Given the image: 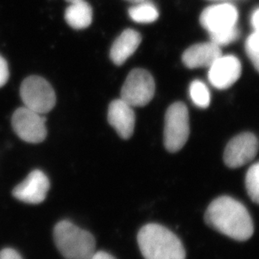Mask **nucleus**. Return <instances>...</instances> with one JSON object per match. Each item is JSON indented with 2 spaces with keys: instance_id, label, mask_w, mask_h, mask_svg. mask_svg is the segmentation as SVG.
Segmentation results:
<instances>
[{
  "instance_id": "1",
  "label": "nucleus",
  "mask_w": 259,
  "mask_h": 259,
  "mask_svg": "<svg viewBox=\"0 0 259 259\" xmlns=\"http://www.w3.org/2000/svg\"><path fill=\"white\" fill-rule=\"evenodd\" d=\"M204 220L213 229L240 242L251 238L254 232L247 208L232 197L221 196L213 200L207 208Z\"/></svg>"
},
{
  "instance_id": "2",
  "label": "nucleus",
  "mask_w": 259,
  "mask_h": 259,
  "mask_svg": "<svg viewBox=\"0 0 259 259\" xmlns=\"http://www.w3.org/2000/svg\"><path fill=\"white\" fill-rule=\"evenodd\" d=\"M137 242L145 259H185V247L179 237L158 224L146 225L137 235Z\"/></svg>"
},
{
  "instance_id": "3",
  "label": "nucleus",
  "mask_w": 259,
  "mask_h": 259,
  "mask_svg": "<svg viewBox=\"0 0 259 259\" xmlns=\"http://www.w3.org/2000/svg\"><path fill=\"white\" fill-rule=\"evenodd\" d=\"M53 236L56 246L66 259H91L96 252L94 236L68 221L58 222Z\"/></svg>"
},
{
  "instance_id": "4",
  "label": "nucleus",
  "mask_w": 259,
  "mask_h": 259,
  "mask_svg": "<svg viewBox=\"0 0 259 259\" xmlns=\"http://www.w3.org/2000/svg\"><path fill=\"white\" fill-rule=\"evenodd\" d=\"M163 135L168 152H179L186 144L190 136V116L185 104L176 102L167 109Z\"/></svg>"
},
{
  "instance_id": "5",
  "label": "nucleus",
  "mask_w": 259,
  "mask_h": 259,
  "mask_svg": "<svg viewBox=\"0 0 259 259\" xmlns=\"http://www.w3.org/2000/svg\"><path fill=\"white\" fill-rule=\"evenodd\" d=\"M20 98L25 107L44 115L56 105L55 91L52 85L39 76H30L20 86Z\"/></svg>"
},
{
  "instance_id": "6",
  "label": "nucleus",
  "mask_w": 259,
  "mask_h": 259,
  "mask_svg": "<svg viewBox=\"0 0 259 259\" xmlns=\"http://www.w3.org/2000/svg\"><path fill=\"white\" fill-rule=\"evenodd\" d=\"M154 79L147 70L137 68L128 74L123 84L120 99L132 107H142L151 102L155 95Z\"/></svg>"
},
{
  "instance_id": "7",
  "label": "nucleus",
  "mask_w": 259,
  "mask_h": 259,
  "mask_svg": "<svg viewBox=\"0 0 259 259\" xmlns=\"http://www.w3.org/2000/svg\"><path fill=\"white\" fill-rule=\"evenodd\" d=\"M12 126L18 137L28 143L42 142L48 135L46 118L25 106L15 110Z\"/></svg>"
},
{
  "instance_id": "8",
  "label": "nucleus",
  "mask_w": 259,
  "mask_h": 259,
  "mask_svg": "<svg viewBox=\"0 0 259 259\" xmlns=\"http://www.w3.org/2000/svg\"><path fill=\"white\" fill-rule=\"evenodd\" d=\"M199 20L202 26L214 35L237 27L238 11L232 4L218 3L203 10Z\"/></svg>"
},
{
  "instance_id": "9",
  "label": "nucleus",
  "mask_w": 259,
  "mask_h": 259,
  "mask_svg": "<svg viewBox=\"0 0 259 259\" xmlns=\"http://www.w3.org/2000/svg\"><path fill=\"white\" fill-rule=\"evenodd\" d=\"M258 144L254 135L243 132L233 137L224 152L225 163L227 167L237 168L251 162L257 154Z\"/></svg>"
},
{
  "instance_id": "10",
  "label": "nucleus",
  "mask_w": 259,
  "mask_h": 259,
  "mask_svg": "<svg viewBox=\"0 0 259 259\" xmlns=\"http://www.w3.org/2000/svg\"><path fill=\"white\" fill-rule=\"evenodd\" d=\"M242 73V64L235 56H220L209 67L208 78L218 90H226L237 82Z\"/></svg>"
},
{
  "instance_id": "11",
  "label": "nucleus",
  "mask_w": 259,
  "mask_h": 259,
  "mask_svg": "<svg viewBox=\"0 0 259 259\" xmlns=\"http://www.w3.org/2000/svg\"><path fill=\"white\" fill-rule=\"evenodd\" d=\"M50 182L40 170H34L13 190L15 199L26 204H37L46 199Z\"/></svg>"
},
{
  "instance_id": "12",
  "label": "nucleus",
  "mask_w": 259,
  "mask_h": 259,
  "mask_svg": "<svg viewBox=\"0 0 259 259\" xmlns=\"http://www.w3.org/2000/svg\"><path fill=\"white\" fill-rule=\"evenodd\" d=\"M108 121L123 139L132 137L136 124V115L133 107L119 99L110 103L108 110Z\"/></svg>"
},
{
  "instance_id": "13",
  "label": "nucleus",
  "mask_w": 259,
  "mask_h": 259,
  "mask_svg": "<svg viewBox=\"0 0 259 259\" xmlns=\"http://www.w3.org/2000/svg\"><path fill=\"white\" fill-rule=\"evenodd\" d=\"M221 55V48L214 43H199L185 51L182 56V60L184 64L189 68L209 67Z\"/></svg>"
},
{
  "instance_id": "14",
  "label": "nucleus",
  "mask_w": 259,
  "mask_h": 259,
  "mask_svg": "<svg viewBox=\"0 0 259 259\" xmlns=\"http://www.w3.org/2000/svg\"><path fill=\"white\" fill-rule=\"evenodd\" d=\"M141 42L142 36L137 31L132 29L124 30L113 43L110 49V59L117 66L124 64L134 54Z\"/></svg>"
},
{
  "instance_id": "15",
  "label": "nucleus",
  "mask_w": 259,
  "mask_h": 259,
  "mask_svg": "<svg viewBox=\"0 0 259 259\" xmlns=\"http://www.w3.org/2000/svg\"><path fill=\"white\" fill-rule=\"evenodd\" d=\"M65 20L76 30L89 27L93 20V10L89 3L83 1L71 3L65 11Z\"/></svg>"
},
{
  "instance_id": "16",
  "label": "nucleus",
  "mask_w": 259,
  "mask_h": 259,
  "mask_svg": "<svg viewBox=\"0 0 259 259\" xmlns=\"http://www.w3.org/2000/svg\"><path fill=\"white\" fill-rule=\"evenodd\" d=\"M129 15L135 22L149 24L158 19L159 12L154 4L145 0L132 6L129 10Z\"/></svg>"
},
{
  "instance_id": "17",
  "label": "nucleus",
  "mask_w": 259,
  "mask_h": 259,
  "mask_svg": "<svg viewBox=\"0 0 259 259\" xmlns=\"http://www.w3.org/2000/svg\"><path fill=\"white\" fill-rule=\"evenodd\" d=\"M190 95L194 105L198 107L207 108L210 104V92L204 82L194 80L190 86Z\"/></svg>"
},
{
  "instance_id": "18",
  "label": "nucleus",
  "mask_w": 259,
  "mask_h": 259,
  "mask_svg": "<svg viewBox=\"0 0 259 259\" xmlns=\"http://www.w3.org/2000/svg\"><path fill=\"white\" fill-rule=\"evenodd\" d=\"M245 184L250 198L259 204V162L250 167L246 175Z\"/></svg>"
},
{
  "instance_id": "19",
  "label": "nucleus",
  "mask_w": 259,
  "mask_h": 259,
  "mask_svg": "<svg viewBox=\"0 0 259 259\" xmlns=\"http://www.w3.org/2000/svg\"><path fill=\"white\" fill-rule=\"evenodd\" d=\"M246 53L255 68L259 72V33H252L246 40Z\"/></svg>"
},
{
  "instance_id": "20",
  "label": "nucleus",
  "mask_w": 259,
  "mask_h": 259,
  "mask_svg": "<svg viewBox=\"0 0 259 259\" xmlns=\"http://www.w3.org/2000/svg\"><path fill=\"white\" fill-rule=\"evenodd\" d=\"M239 35V30L237 27H235L223 32L210 35V39H211V42L221 48L222 46L229 45L230 43L235 41Z\"/></svg>"
},
{
  "instance_id": "21",
  "label": "nucleus",
  "mask_w": 259,
  "mask_h": 259,
  "mask_svg": "<svg viewBox=\"0 0 259 259\" xmlns=\"http://www.w3.org/2000/svg\"><path fill=\"white\" fill-rule=\"evenodd\" d=\"M10 77L9 66L7 62L2 56L0 55V88L5 86Z\"/></svg>"
},
{
  "instance_id": "22",
  "label": "nucleus",
  "mask_w": 259,
  "mask_h": 259,
  "mask_svg": "<svg viewBox=\"0 0 259 259\" xmlns=\"http://www.w3.org/2000/svg\"><path fill=\"white\" fill-rule=\"evenodd\" d=\"M0 259H23L20 253L12 248H5L0 251Z\"/></svg>"
},
{
  "instance_id": "23",
  "label": "nucleus",
  "mask_w": 259,
  "mask_h": 259,
  "mask_svg": "<svg viewBox=\"0 0 259 259\" xmlns=\"http://www.w3.org/2000/svg\"><path fill=\"white\" fill-rule=\"evenodd\" d=\"M251 25L254 29V31L259 33V8L252 13L251 15Z\"/></svg>"
},
{
  "instance_id": "24",
  "label": "nucleus",
  "mask_w": 259,
  "mask_h": 259,
  "mask_svg": "<svg viewBox=\"0 0 259 259\" xmlns=\"http://www.w3.org/2000/svg\"><path fill=\"white\" fill-rule=\"evenodd\" d=\"M91 259H115L112 255L105 252H95Z\"/></svg>"
},
{
  "instance_id": "25",
  "label": "nucleus",
  "mask_w": 259,
  "mask_h": 259,
  "mask_svg": "<svg viewBox=\"0 0 259 259\" xmlns=\"http://www.w3.org/2000/svg\"><path fill=\"white\" fill-rule=\"evenodd\" d=\"M126 1H129V2L135 3V4H137V3L143 2L145 0H126Z\"/></svg>"
},
{
  "instance_id": "26",
  "label": "nucleus",
  "mask_w": 259,
  "mask_h": 259,
  "mask_svg": "<svg viewBox=\"0 0 259 259\" xmlns=\"http://www.w3.org/2000/svg\"><path fill=\"white\" fill-rule=\"evenodd\" d=\"M66 1L71 4V3L79 2V1H83V0H66Z\"/></svg>"
},
{
  "instance_id": "27",
  "label": "nucleus",
  "mask_w": 259,
  "mask_h": 259,
  "mask_svg": "<svg viewBox=\"0 0 259 259\" xmlns=\"http://www.w3.org/2000/svg\"><path fill=\"white\" fill-rule=\"evenodd\" d=\"M214 1H223V0H214Z\"/></svg>"
}]
</instances>
